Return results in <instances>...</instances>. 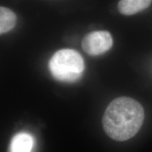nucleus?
Returning a JSON list of instances; mask_svg holds the SVG:
<instances>
[{"label": "nucleus", "instance_id": "nucleus-1", "mask_svg": "<svg viewBox=\"0 0 152 152\" xmlns=\"http://www.w3.org/2000/svg\"><path fill=\"white\" fill-rule=\"evenodd\" d=\"M142 106L132 98L122 96L112 101L104 112L102 124L106 134L118 142L130 140L143 124Z\"/></svg>", "mask_w": 152, "mask_h": 152}, {"label": "nucleus", "instance_id": "nucleus-2", "mask_svg": "<svg viewBox=\"0 0 152 152\" xmlns=\"http://www.w3.org/2000/svg\"><path fill=\"white\" fill-rule=\"evenodd\" d=\"M49 70L58 81L73 83L80 78L85 68L83 57L73 49H61L49 61Z\"/></svg>", "mask_w": 152, "mask_h": 152}, {"label": "nucleus", "instance_id": "nucleus-3", "mask_svg": "<svg viewBox=\"0 0 152 152\" xmlns=\"http://www.w3.org/2000/svg\"><path fill=\"white\" fill-rule=\"evenodd\" d=\"M113 45L111 35L108 31H94L85 36L82 47L91 56H98L109 51Z\"/></svg>", "mask_w": 152, "mask_h": 152}, {"label": "nucleus", "instance_id": "nucleus-4", "mask_svg": "<svg viewBox=\"0 0 152 152\" xmlns=\"http://www.w3.org/2000/svg\"><path fill=\"white\" fill-rule=\"evenodd\" d=\"M34 138L27 132H19L11 140L8 152H32Z\"/></svg>", "mask_w": 152, "mask_h": 152}, {"label": "nucleus", "instance_id": "nucleus-5", "mask_svg": "<svg viewBox=\"0 0 152 152\" xmlns=\"http://www.w3.org/2000/svg\"><path fill=\"white\" fill-rule=\"evenodd\" d=\"M151 1L152 0H121L118 8L121 14L130 16L147 9Z\"/></svg>", "mask_w": 152, "mask_h": 152}, {"label": "nucleus", "instance_id": "nucleus-6", "mask_svg": "<svg viewBox=\"0 0 152 152\" xmlns=\"http://www.w3.org/2000/svg\"><path fill=\"white\" fill-rule=\"evenodd\" d=\"M16 22V16L11 9L0 7V33L10 31L14 28Z\"/></svg>", "mask_w": 152, "mask_h": 152}]
</instances>
